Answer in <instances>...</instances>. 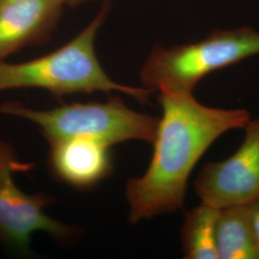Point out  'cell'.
Returning <instances> with one entry per match:
<instances>
[{"label":"cell","instance_id":"1","mask_svg":"<svg viewBox=\"0 0 259 259\" xmlns=\"http://www.w3.org/2000/svg\"><path fill=\"white\" fill-rule=\"evenodd\" d=\"M162 109L153 156L141 177L126 185L132 224L175 212L185 204L190 175L213 143L251 119L246 109H220L199 102L193 93H158Z\"/></svg>","mask_w":259,"mask_h":259},{"label":"cell","instance_id":"2","mask_svg":"<svg viewBox=\"0 0 259 259\" xmlns=\"http://www.w3.org/2000/svg\"><path fill=\"white\" fill-rule=\"evenodd\" d=\"M109 7L97 16L74 38L55 51L26 62L9 64L0 61V92L15 89H38L56 97L95 92L124 93L140 103L148 102L153 92L111 80L95 52V38Z\"/></svg>","mask_w":259,"mask_h":259},{"label":"cell","instance_id":"3","mask_svg":"<svg viewBox=\"0 0 259 259\" xmlns=\"http://www.w3.org/2000/svg\"><path fill=\"white\" fill-rule=\"evenodd\" d=\"M0 113L36 124L50 144L61 139L88 138L109 146L127 141L153 144L159 118L130 109L118 94L105 102L70 103L50 110H34L22 103L0 105Z\"/></svg>","mask_w":259,"mask_h":259},{"label":"cell","instance_id":"4","mask_svg":"<svg viewBox=\"0 0 259 259\" xmlns=\"http://www.w3.org/2000/svg\"><path fill=\"white\" fill-rule=\"evenodd\" d=\"M258 54L259 32L253 28L215 30L193 44L156 46L140 70V82L153 93L189 94L206 75Z\"/></svg>","mask_w":259,"mask_h":259},{"label":"cell","instance_id":"5","mask_svg":"<svg viewBox=\"0 0 259 259\" xmlns=\"http://www.w3.org/2000/svg\"><path fill=\"white\" fill-rule=\"evenodd\" d=\"M34 164L22 162L9 142L0 139V242L21 254L30 251L31 236L47 232L59 242H71L79 236L77 227L60 222L46 209L55 203L47 193H26L16 185L14 175L28 172Z\"/></svg>","mask_w":259,"mask_h":259},{"label":"cell","instance_id":"6","mask_svg":"<svg viewBox=\"0 0 259 259\" xmlns=\"http://www.w3.org/2000/svg\"><path fill=\"white\" fill-rule=\"evenodd\" d=\"M234 154L221 161L206 162L193 187L201 203L215 208L248 204L259 197V118L250 119Z\"/></svg>","mask_w":259,"mask_h":259},{"label":"cell","instance_id":"7","mask_svg":"<svg viewBox=\"0 0 259 259\" xmlns=\"http://www.w3.org/2000/svg\"><path fill=\"white\" fill-rule=\"evenodd\" d=\"M48 165L52 175L80 190L95 187L111 176V146L88 138L61 139L49 144Z\"/></svg>","mask_w":259,"mask_h":259},{"label":"cell","instance_id":"8","mask_svg":"<svg viewBox=\"0 0 259 259\" xmlns=\"http://www.w3.org/2000/svg\"><path fill=\"white\" fill-rule=\"evenodd\" d=\"M60 0H0V61L44 42L62 14Z\"/></svg>","mask_w":259,"mask_h":259},{"label":"cell","instance_id":"9","mask_svg":"<svg viewBox=\"0 0 259 259\" xmlns=\"http://www.w3.org/2000/svg\"><path fill=\"white\" fill-rule=\"evenodd\" d=\"M215 238L219 259H259L250 204L220 209Z\"/></svg>","mask_w":259,"mask_h":259},{"label":"cell","instance_id":"10","mask_svg":"<svg viewBox=\"0 0 259 259\" xmlns=\"http://www.w3.org/2000/svg\"><path fill=\"white\" fill-rule=\"evenodd\" d=\"M219 211L203 203L185 210L180 230L184 258L219 259L215 238Z\"/></svg>","mask_w":259,"mask_h":259},{"label":"cell","instance_id":"11","mask_svg":"<svg viewBox=\"0 0 259 259\" xmlns=\"http://www.w3.org/2000/svg\"><path fill=\"white\" fill-rule=\"evenodd\" d=\"M250 206L254 233H255V237L259 246V197L252 203H250Z\"/></svg>","mask_w":259,"mask_h":259},{"label":"cell","instance_id":"12","mask_svg":"<svg viewBox=\"0 0 259 259\" xmlns=\"http://www.w3.org/2000/svg\"><path fill=\"white\" fill-rule=\"evenodd\" d=\"M64 5H69V6H77L80 4H83L84 2L91 1V0H60Z\"/></svg>","mask_w":259,"mask_h":259}]
</instances>
